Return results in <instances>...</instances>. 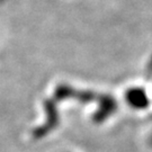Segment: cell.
I'll list each match as a JSON object with an SVG mask.
<instances>
[{
	"instance_id": "obj_1",
	"label": "cell",
	"mask_w": 152,
	"mask_h": 152,
	"mask_svg": "<svg viewBox=\"0 0 152 152\" xmlns=\"http://www.w3.org/2000/svg\"><path fill=\"white\" fill-rule=\"evenodd\" d=\"M129 100L135 107H144L145 104L148 103V100H145V97L143 96V94H141L140 91H135V95L130 96Z\"/></svg>"
}]
</instances>
